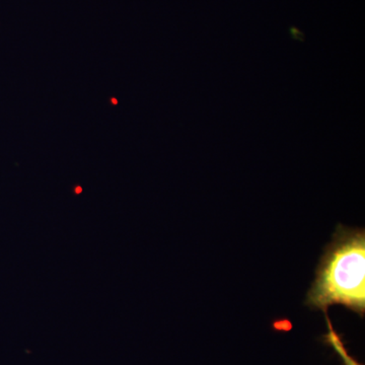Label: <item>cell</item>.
I'll return each instance as SVG.
<instances>
[{
  "label": "cell",
  "mask_w": 365,
  "mask_h": 365,
  "mask_svg": "<svg viewBox=\"0 0 365 365\" xmlns=\"http://www.w3.org/2000/svg\"><path fill=\"white\" fill-rule=\"evenodd\" d=\"M325 317L327 325H328V333H327L326 335L327 342L332 346L333 349L340 355L341 359L343 360L345 365H362L360 364L359 361H356V360L353 359L351 355L347 352L339 335H338V334L335 332V330H334L332 324H331V321L329 319L328 314H326Z\"/></svg>",
  "instance_id": "7a4b0ae2"
},
{
  "label": "cell",
  "mask_w": 365,
  "mask_h": 365,
  "mask_svg": "<svg viewBox=\"0 0 365 365\" xmlns=\"http://www.w3.org/2000/svg\"><path fill=\"white\" fill-rule=\"evenodd\" d=\"M81 187H78V188H76V193H78V194H79V193H81Z\"/></svg>",
  "instance_id": "3957f363"
},
{
  "label": "cell",
  "mask_w": 365,
  "mask_h": 365,
  "mask_svg": "<svg viewBox=\"0 0 365 365\" xmlns=\"http://www.w3.org/2000/svg\"><path fill=\"white\" fill-rule=\"evenodd\" d=\"M307 306L321 309L343 304L364 316V230L339 227L322 257L316 279L307 295Z\"/></svg>",
  "instance_id": "6da1fadb"
}]
</instances>
